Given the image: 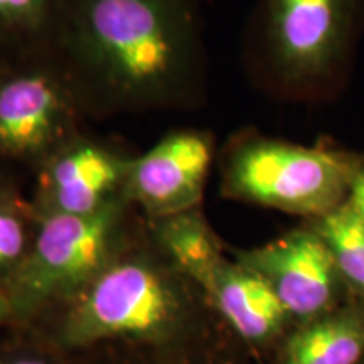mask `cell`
Masks as SVG:
<instances>
[{
  "label": "cell",
  "instance_id": "52a82bcc",
  "mask_svg": "<svg viewBox=\"0 0 364 364\" xmlns=\"http://www.w3.org/2000/svg\"><path fill=\"white\" fill-rule=\"evenodd\" d=\"M134 157L85 132L76 135L36 171V215L90 216L120 201Z\"/></svg>",
  "mask_w": 364,
  "mask_h": 364
},
{
  "label": "cell",
  "instance_id": "7a4b0ae2",
  "mask_svg": "<svg viewBox=\"0 0 364 364\" xmlns=\"http://www.w3.org/2000/svg\"><path fill=\"white\" fill-rule=\"evenodd\" d=\"M201 290L149 240H134L65 306L70 344L161 339L188 322ZM206 300V299H204Z\"/></svg>",
  "mask_w": 364,
  "mask_h": 364
},
{
  "label": "cell",
  "instance_id": "8fae6325",
  "mask_svg": "<svg viewBox=\"0 0 364 364\" xmlns=\"http://www.w3.org/2000/svg\"><path fill=\"white\" fill-rule=\"evenodd\" d=\"M63 0H0V71L58 61Z\"/></svg>",
  "mask_w": 364,
  "mask_h": 364
},
{
  "label": "cell",
  "instance_id": "d6986e66",
  "mask_svg": "<svg viewBox=\"0 0 364 364\" xmlns=\"http://www.w3.org/2000/svg\"><path fill=\"white\" fill-rule=\"evenodd\" d=\"M260 364H262V363H260Z\"/></svg>",
  "mask_w": 364,
  "mask_h": 364
},
{
  "label": "cell",
  "instance_id": "ba28073f",
  "mask_svg": "<svg viewBox=\"0 0 364 364\" xmlns=\"http://www.w3.org/2000/svg\"><path fill=\"white\" fill-rule=\"evenodd\" d=\"M215 156V136L209 132H172L134 157L125 186L127 201L149 221L201 208Z\"/></svg>",
  "mask_w": 364,
  "mask_h": 364
},
{
  "label": "cell",
  "instance_id": "9a60e30c",
  "mask_svg": "<svg viewBox=\"0 0 364 364\" xmlns=\"http://www.w3.org/2000/svg\"><path fill=\"white\" fill-rule=\"evenodd\" d=\"M36 225L33 203L21 198L11 182L0 181V280L4 284L29 252Z\"/></svg>",
  "mask_w": 364,
  "mask_h": 364
},
{
  "label": "cell",
  "instance_id": "e0dca14e",
  "mask_svg": "<svg viewBox=\"0 0 364 364\" xmlns=\"http://www.w3.org/2000/svg\"><path fill=\"white\" fill-rule=\"evenodd\" d=\"M9 314H12L11 302H9L6 292H4V290L0 289V321H2L4 317H7Z\"/></svg>",
  "mask_w": 364,
  "mask_h": 364
},
{
  "label": "cell",
  "instance_id": "4fadbf2b",
  "mask_svg": "<svg viewBox=\"0 0 364 364\" xmlns=\"http://www.w3.org/2000/svg\"><path fill=\"white\" fill-rule=\"evenodd\" d=\"M364 354V317L326 314L309 321L285 346L282 364H358Z\"/></svg>",
  "mask_w": 364,
  "mask_h": 364
},
{
  "label": "cell",
  "instance_id": "5bb4252c",
  "mask_svg": "<svg viewBox=\"0 0 364 364\" xmlns=\"http://www.w3.org/2000/svg\"><path fill=\"white\" fill-rule=\"evenodd\" d=\"M309 225L329 247L343 284L364 300V221L346 201Z\"/></svg>",
  "mask_w": 364,
  "mask_h": 364
},
{
  "label": "cell",
  "instance_id": "7c38bea8",
  "mask_svg": "<svg viewBox=\"0 0 364 364\" xmlns=\"http://www.w3.org/2000/svg\"><path fill=\"white\" fill-rule=\"evenodd\" d=\"M147 223L157 247L204 295L226 258L201 208Z\"/></svg>",
  "mask_w": 364,
  "mask_h": 364
},
{
  "label": "cell",
  "instance_id": "277c9868",
  "mask_svg": "<svg viewBox=\"0 0 364 364\" xmlns=\"http://www.w3.org/2000/svg\"><path fill=\"white\" fill-rule=\"evenodd\" d=\"M364 29V0H262L257 46L272 88L321 102L341 88Z\"/></svg>",
  "mask_w": 364,
  "mask_h": 364
},
{
  "label": "cell",
  "instance_id": "2e32d148",
  "mask_svg": "<svg viewBox=\"0 0 364 364\" xmlns=\"http://www.w3.org/2000/svg\"><path fill=\"white\" fill-rule=\"evenodd\" d=\"M348 203L351 204L354 211L358 213V216L364 221V166L361 167V171L358 172L356 179L353 182Z\"/></svg>",
  "mask_w": 364,
  "mask_h": 364
},
{
  "label": "cell",
  "instance_id": "3957f363",
  "mask_svg": "<svg viewBox=\"0 0 364 364\" xmlns=\"http://www.w3.org/2000/svg\"><path fill=\"white\" fill-rule=\"evenodd\" d=\"M364 157L324 145H300L243 132L220 157L226 199L307 218L326 216L349 199Z\"/></svg>",
  "mask_w": 364,
  "mask_h": 364
},
{
  "label": "cell",
  "instance_id": "ac0fdd59",
  "mask_svg": "<svg viewBox=\"0 0 364 364\" xmlns=\"http://www.w3.org/2000/svg\"><path fill=\"white\" fill-rule=\"evenodd\" d=\"M11 364H46V363L36 358H21V359H16V361H12Z\"/></svg>",
  "mask_w": 364,
  "mask_h": 364
},
{
  "label": "cell",
  "instance_id": "6da1fadb",
  "mask_svg": "<svg viewBox=\"0 0 364 364\" xmlns=\"http://www.w3.org/2000/svg\"><path fill=\"white\" fill-rule=\"evenodd\" d=\"M58 61L88 118L189 110L206 90L194 0H63Z\"/></svg>",
  "mask_w": 364,
  "mask_h": 364
},
{
  "label": "cell",
  "instance_id": "9c48e42d",
  "mask_svg": "<svg viewBox=\"0 0 364 364\" xmlns=\"http://www.w3.org/2000/svg\"><path fill=\"white\" fill-rule=\"evenodd\" d=\"M236 260L270 285L289 317L307 322L326 316L344 285L329 247L311 225L238 252Z\"/></svg>",
  "mask_w": 364,
  "mask_h": 364
},
{
  "label": "cell",
  "instance_id": "5b68a950",
  "mask_svg": "<svg viewBox=\"0 0 364 364\" xmlns=\"http://www.w3.org/2000/svg\"><path fill=\"white\" fill-rule=\"evenodd\" d=\"M135 211L124 198L90 216L36 215L29 252L2 289L12 314L31 316L75 297L130 243Z\"/></svg>",
  "mask_w": 364,
  "mask_h": 364
},
{
  "label": "cell",
  "instance_id": "30bf717a",
  "mask_svg": "<svg viewBox=\"0 0 364 364\" xmlns=\"http://www.w3.org/2000/svg\"><path fill=\"white\" fill-rule=\"evenodd\" d=\"M204 299L248 341H265L277 334L289 314L270 285L238 260L223 263Z\"/></svg>",
  "mask_w": 364,
  "mask_h": 364
},
{
  "label": "cell",
  "instance_id": "8992f818",
  "mask_svg": "<svg viewBox=\"0 0 364 364\" xmlns=\"http://www.w3.org/2000/svg\"><path fill=\"white\" fill-rule=\"evenodd\" d=\"M83 110L56 59L0 71V157L38 171L83 134Z\"/></svg>",
  "mask_w": 364,
  "mask_h": 364
}]
</instances>
